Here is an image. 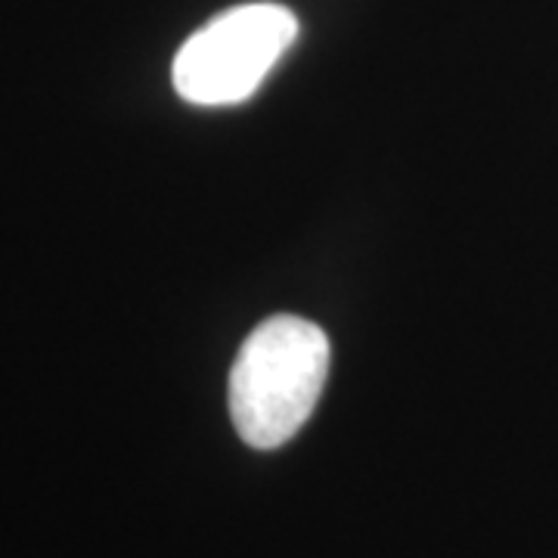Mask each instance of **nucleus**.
Returning <instances> with one entry per match:
<instances>
[{"mask_svg": "<svg viewBox=\"0 0 558 558\" xmlns=\"http://www.w3.org/2000/svg\"><path fill=\"white\" fill-rule=\"evenodd\" d=\"M329 376V339L317 323L279 314L242 341L230 373V413L240 438L274 450L311 418Z\"/></svg>", "mask_w": 558, "mask_h": 558, "instance_id": "obj_1", "label": "nucleus"}, {"mask_svg": "<svg viewBox=\"0 0 558 558\" xmlns=\"http://www.w3.org/2000/svg\"><path fill=\"white\" fill-rule=\"evenodd\" d=\"M299 38V20L279 3H242L202 25L174 57V90L193 106L248 100Z\"/></svg>", "mask_w": 558, "mask_h": 558, "instance_id": "obj_2", "label": "nucleus"}]
</instances>
